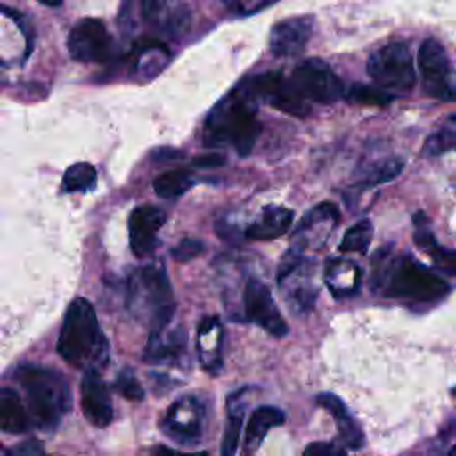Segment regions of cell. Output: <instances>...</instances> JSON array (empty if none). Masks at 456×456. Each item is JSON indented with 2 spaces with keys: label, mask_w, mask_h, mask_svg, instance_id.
Instances as JSON below:
<instances>
[{
  "label": "cell",
  "mask_w": 456,
  "mask_h": 456,
  "mask_svg": "<svg viewBox=\"0 0 456 456\" xmlns=\"http://www.w3.org/2000/svg\"><path fill=\"white\" fill-rule=\"evenodd\" d=\"M262 125L256 118L255 96L248 86L221 100L205 121V144H232L239 155L251 153Z\"/></svg>",
  "instance_id": "6da1fadb"
},
{
  "label": "cell",
  "mask_w": 456,
  "mask_h": 456,
  "mask_svg": "<svg viewBox=\"0 0 456 456\" xmlns=\"http://www.w3.org/2000/svg\"><path fill=\"white\" fill-rule=\"evenodd\" d=\"M57 353L73 367L96 363L107 356L96 312L87 299L77 297L69 303L57 338Z\"/></svg>",
  "instance_id": "7a4b0ae2"
},
{
  "label": "cell",
  "mask_w": 456,
  "mask_h": 456,
  "mask_svg": "<svg viewBox=\"0 0 456 456\" xmlns=\"http://www.w3.org/2000/svg\"><path fill=\"white\" fill-rule=\"evenodd\" d=\"M175 306L171 283L164 265L150 264L130 274L126 308L135 319L148 322L151 331L169 324Z\"/></svg>",
  "instance_id": "3957f363"
},
{
  "label": "cell",
  "mask_w": 456,
  "mask_h": 456,
  "mask_svg": "<svg viewBox=\"0 0 456 456\" xmlns=\"http://www.w3.org/2000/svg\"><path fill=\"white\" fill-rule=\"evenodd\" d=\"M16 378L27 394L36 424L43 429H53L71 404L66 379L57 370L37 365L20 367Z\"/></svg>",
  "instance_id": "277c9868"
},
{
  "label": "cell",
  "mask_w": 456,
  "mask_h": 456,
  "mask_svg": "<svg viewBox=\"0 0 456 456\" xmlns=\"http://www.w3.org/2000/svg\"><path fill=\"white\" fill-rule=\"evenodd\" d=\"M383 290L390 297L435 301L447 294L449 285L419 260L411 256H403L390 271Z\"/></svg>",
  "instance_id": "5b68a950"
},
{
  "label": "cell",
  "mask_w": 456,
  "mask_h": 456,
  "mask_svg": "<svg viewBox=\"0 0 456 456\" xmlns=\"http://www.w3.org/2000/svg\"><path fill=\"white\" fill-rule=\"evenodd\" d=\"M367 73L381 89L408 91L415 86L413 57L406 43L394 41L376 50L367 62Z\"/></svg>",
  "instance_id": "8992f818"
},
{
  "label": "cell",
  "mask_w": 456,
  "mask_h": 456,
  "mask_svg": "<svg viewBox=\"0 0 456 456\" xmlns=\"http://www.w3.org/2000/svg\"><path fill=\"white\" fill-rule=\"evenodd\" d=\"M290 82L303 98L317 103H333L344 93L340 78L328 64L317 59H310L296 66Z\"/></svg>",
  "instance_id": "52a82bcc"
},
{
  "label": "cell",
  "mask_w": 456,
  "mask_h": 456,
  "mask_svg": "<svg viewBox=\"0 0 456 456\" xmlns=\"http://www.w3.org/2000/svg\"><path fill=\"white\" fill-rule=\"evenodd\" d=\"M417 64L428 94L440 100H456V87L451 82V62L436 39H426L420 45Z\"/></svg>",
  "instance_id": "ba28073f"
},
{
  "label": "cell",
  "mask_w": 456,
  "mask_h": 456,
  "mask_svg": "<svg viewBox=\"0 0 456 456\" xmlns=\"http://www.w3.org/2000/svg\"><path fill=\"white\" fill-rule=\"evenodd\" d=\"M248 89L255 98L267 102L281 112L292 116H305L310 110L308 103L305 102L306 98H303L299 91L294 87V84L287 80L281 73L267 71L256 75L248 82Z\"/></svg>",
  "instance_id": "9c48e42d"
},
{
  "label": "cell",
  "mask_w": 456,
  "mask_h": 456,
  "mask_svg": "<svg viewBox=\"0 0 456 456\" xmlns=\"http://www.w3.org/2000/svg\"><path fill=\"white\" fill-rule=\"evenodd\" d=\"M203 404L191 395L175 401L162 419V431L182 445H196L203 433Z\"/></svg>",
  "instance_id": "30bf717a"
},
{
  "label": "cell",
  "mask_w": 456,
  "mask_h": 456,
  "mask_svg": "<svg viewBox=\"0 0 456 456\" xmlns=\"http://www.w3.org/2000/svg\"><path fill=\"white\" fill-rule=\"evenodd\" d=\"M242 301H244V314L248 321L255 322L256 326H260L262 330H265L274 337L287 335L289 326L283 315L280 314L267 285H264L256 278H249L244 287Z\"/></svg>",
  "instance_id": "8fae6325"
},
{
  "label": "cell",
  "mask_w": 456,
  "mask_h": 456,
  "mask_svg": "<svg viewBox=\"0 0 456 456\" xmlns=\"http://www.w3.org/2000/svg\"><path fill=\"white\" fill-rule=\"evenodd\" d=\"M68 50L71 57L80 62L103 61L110 50V36L100 20L84 18L71 28Z\"/></svg>",
  "instance_id": "7c38bea8"
},
{
  "label": "cell",
  "mask_w": 456,
  "mask_h": 456,
  "mask_svg": "<svg viewBox=\"0 0 456 456\" xmlns=\"http://www.w3.org/2000/svg\"><path fill=\"white\" fill-rule=\"evenodd\" d=\"M166 223V212L155 205L135 207L128 217L130 249L137 258H146L157 246L159 230Z\"/></svg>",
  "instance_id": "4fadbf2b"
},
{
  "label": "cell",
  "mask_w": 456,
  "mask_h": 456,
  "mask_svg": "<svg viewBox=\"0 0 456 456\" xmlns=\"http://www.w3.org/2000/svg\"><path fill=\"white\" fill-rule=\"evenodd\" d=\"M312 36V18L296 16L276 23L269 36V48L276 57L299 55Z\"/></svg>",
  "instance_id": "5bb4252c"
},
{
  "label": "cell",
  "mask_w": 456,
  "mask_h": 456,
  "mask_svg": "<svg viewBox=\"0 0 456 456\" xmlns=\"http://www.w3.org/2000/svg\"><path fill=\"white\" fill-rule=\"evenodd\" d=\"M82 411L94 428H105L112 420V401L107 385L96 369H89L82 378Z\"/></svg>",
  "instance_id": "9a60e30c"
},
{
  "label": "cell",
  "mask_w": 456,
  "mask_h": 456,
  "mask_svg": "<svg viewBox=\"0 0 456 456\" xmlns=\"http://www.w3.org/2000/svg\"><path fill=\"white\" fill-rule=\"evenodd\" d=\"M142 14L159 30L178 36L191 23L189 7L182 0H144Z\"/></svg>",
  "instance_id": "2e32d148"
},
{
  "label": "cell",
  "mask_w": 456,
  "mask_h": 456,
  "mask_svg": "<svg viewBox=\"0 0 456 456\" xmlns=\"http://www.w3.org/2000/svg\"><path fill=\"white\" fill-rule=\"evenodd\" d=\"M187 344V333L183 328H173L167 326L162 330L150 331L142 360L146 363H167V362H178L180 356L185 351Z\"/></svg>",
  "instance_id": "e0dca14e"
},
{
  "label": "cell",
  "mask_w": 456,
  "mask_h": 456,
  "mask_svg": "<svg viewBox=\"0 0 456 456\" xmlns=\"http://www.w3.org/2000/svg\"><path fill=\"white\" fill-rule=\"evenodd\" d=\"M196 349L201 367L217 374L223 369V326L217 317H205L198 328Z\"/></svg>",
  "instance_id": "ac0fdd59"
},
{
  "label": "cell",
  "mask_w": 456,
  "mask_h": 456,
  "mask_svg": "<svg viewBox=\"0 0 456 456\" xmlns=\"http://www.w3.org/2000/svg\"><path fill=\"white\" fill-rule=\"evenodd\" d=\"M315 403L335 419V424L338 428L342 442L349 449H360L363 445V431L358 426V422L351 417V413L347 411L342 399H338L331 392H322L315 397Z\"/></svg>",
  "instance_id": "d6986e66"
},
{
  "label": "cell",
  "mask_w": 456,
  "mask_h": 456,
  "mask_svg": "<svg viewBox=\"0 0 456 456\" xmlns=\"http://www.w3.org/2000/svg\"><path fill=\"white\" fill-rule=\"evenodd\" d=\"M294 212L285 207L267 205L258 219L246 228V237L251 240H273L281 237L292 224Z\"/></svg>",
  "instance_id": "ffe728a7"
},
{
  "label": "cell",
  "mask_w": 456,
  "mask_h": 456,
  "mask_svg": "<svg viewBox=\"0 0 456 456\" xmlns=\"http://www.w3.org/2000/svg\"><path fill=\"white\" fill-rule=\"evenodd\" d=\"M30 419L20 394L11 387L0 388V431L21 435L28 431Z\"/></svg>",
  "instance_id": "44dd1931"
},
{
  "label": "cell",
  "mask_w": 456,
  "mask_h": 456,
  "mask_svg": "<svg viewBox=\"0 0 456 456\" xmlns=\"http://www.w3.org/2000/svg\"><path fill=\"white\" fill-rule=\"evenodd\" d=\"M285 422V413L276 408V406H258L248 422L246 428V447L248 449H256L262 440L265 438L267 431L281 426Z\"/></svg>",
  "instance_id": "7402d4cb"
},
{
  "label": "cell",
  "mask_w": 456,
  "mask_h": 456,
  "mask_svg": "<svg viewBox=\"0 0 456 456\" xmlns=\"http://www.w3.org/2000/svg\"><path fill=\"white\" fill-rule=\"evenodd\" d=\"M192 185V175L185 169H171L153 180V191L164 200L178 198Z\"/></svg>",
  "instance_id": "603a6c76"
},
{
  "label": "cell",
  "mask_w": 456,
  "mask_h": 456,
  "mask_svg": "<svg viewBox=\"0 0 456 456\" xmlns=\"http://www.w3.org/2000/svg\"><path fill=\"white\" fill-rule=\"evenodd\" d=\"M233 401H228V419L224 426V435L221 440V456H235L239 436H240V426H242V406L239 403L240 392L232 395Z\"/></svg>",
  "instance_id": "cb8c5ba5"
},
{
  "label": "cell",
  "mask_w": 456,
  "mask_h": 456,
  "mask_svg": "<svg viewBox=\"0 0 456 456\" xmlns=\"http://www.w3.org/2000/svg\"><path fill=\"white\" fill-rule=\"evenodd\" d=\"M96 185V169L89 162H77L69 166L62 176L64 192H84Z\"/></svg>",
  "instance_id": "d4e9b609"
},
{
  "label": "cell",
  "mask_w": 456,
  "mask_h": 456,
  "mask_svg": "<svg viewBox=\"0 0 456 456\" xmlns=\"http://www.w3.org/2000/svg\"><path fill=\"white\" fill-rule=\"evenodd\" d=\"M372 223L369 219H362L356 224H353L351 228L346 230L338 248L344 253H365V249L369 248L370 240H372Z\"/></svg>",
  "instance_id": "484cf974"
},
{
  "label": "cell",
  "mask_w": 456,
  "mask_h": 456,
  "mask_svg": "<svg viewBox=\"0 0 456 456\" xmlns=\"http://www.w3.org/2000/svg\"><path fill=\"white\" fill-rule=\"evenodd\" d=\"M401 169H403V160H399V159H388L385 162H379L367 173V176L363 178V185L372 187V185L390 182L401 173Z\"/></svg>",
  "instance_id": "4316f807"
},
{
  "label": "cell",
  "mask_w": 456,
  "mask_h": 456,
  "mask_svg": "<svg viewBox=\"0 0 456 456\" xmlns=\"http://www.w3.org/2000/svg\"><path fill=\"white\" fill-rule=\"evenodd\" d=\"M451 150H456V130H451V128H442L435 132L424 142V153L429 157L442 155Z\"/></svg>",
  "instance_id": "83f0119b"
},
{
  "label": "cell",
  "mask_w": 456,
  "mask_h": 456,
  "mask_svg": "<svg viewBox=\"0 0 456 456\" xmlns=\"http://www.w3.org/2000/svg\"><path fill=\"white\" fill-rule=\"evenodd\" d=\"M349 98L353 102L358 103H365V105H385L392 100V96L388 93H385L381 87H369L363 84H354L349 89Z\"/></svg>",
  "instance_id": "f1b7e54d"
},
{
  "label": "cell",
  "mask_w": 456,
  "mask_h": 456,
  "mask_svg": "<svg viewBox=\"0 0 456 456\" xmlns=\"http://www.w3.org/2000/svg\"><path fill=\"white\" fill-rule=\"evenodd\" d=\"M116 388L118 392L128 399V401H142L144 388L139 383L137 376L130 369H123L116 378Z\"/></svg>",
  "instance_id": "f546056e"
},
{
  "label": "cell",
  "mask_w": 456,
  "mask_h": 456,
  "mask_svg": "<svg viewBox=\"0 0 456 456\" xmlns=\"http://www.w3.org/2000/svg\"><path fill=\"white\" fill-rule=\"evenodd\" d=\"M413 226H415V230H413V240H415V244L422 249V251H429L431 248H435L438 242L435 240V235H433V232L429 230V219L422 214V212H417L415 216H413Z\"/></svg>",
  "instance_id": "4dcf8cb0"
},
{
  "label": "cell",
  "mask_w": 456,
  "mask_h": 456,
  "mask_svg": "<svg viewBox=\"0 0 456 456\" xmlns=\"http://www.w3.org/2000/svg\"><path fill=\"white\" fill-rule=\"evenodd\" d=\"M428 255L431 256L433 264L444 273V274H456V249H449V248H442V246H435L428 251Z\"/></svg>",
  "instance_id": "1f68e13d"
},
{
  "label": "cell",
  "mask_w": 456,
  "mask_h": 456,
  "mask_svg": "<svg viewBox=\"0 0 456 456\" xmlns=\"http://www.w3.org/2000/svg\"><path fill=\"white\" fill-rule=\"evenodd\" d=\"M205 251V244L198 239H183L178 242V246L173 248L171 255L178 262H189L196 256H200Z\"/></svg>",
  "instance_id": "d6a6232c"
},
{
  "label": "cell",
  "mask_w": 456,
  "mask_h": 456,
  "mask_svg": "<svg viewBox=\"0 0 456 456\" xmlns=\"http://www.w3.org/2000/svg\"><path fill=\"white\" fill-rule=\"evenodd\" d=\"M226 9H230L235 14H255L265 7H269L271 4H274L276 0H221Z\"/></svg>",
  "instance_id": "836d02e7"
},
{
  "label": "cell",
  "mask_w": 456,
  "mask_h": 456,
  "mask_svg": "<svg viewBox=\"0 0 456 456\" xmlns=\"http://www.w3.org/2000/svg\"><path fill=\"white\" fill-rule=\"evenodd\" d=\"M303 456H346V452L333 442H312L305 447Z\"/></svg>",
  "instance_id": "e575fe53"
},
{
  "label": "cell",
  "mask_w": 456,
  "mask_h": 456,
  "mask_svg": "<svg viewBox=\"0 0 456 456\" xmlns=\"http://www.w3.org/2000/svg\"><path fill=\"white\" fill-rule=\"evenodd\" d=\"M4 456H46L43 451V445L39 442H25L21 445H16L14 449L7 451Z\"/></svg>",
  "instance_id": "d590c367"
},
{
  "label": "cell",
  "mask_w": 456,
  "mask_h": 456,
  "mask_svg": "<svg viewBox=\"0 0 456 456\" xmlns=\"http://www.w3.org/2000/svg\"><path fill=\"white\" fill-rule=\"evenodd\" d=\"M223 162H224V159L217 153L200 155L194 159V166H198V167H216V166H221Z\"/></svg>",
  "instance_id": "8d00e7d4"
},
{
  "label": "cell",
  "mask_w": 456,
  "mask_h": 456,
  "mask_svg": "<svg viewBox=\"0 0 456 456\" xmlns=\"http://www.w3.org/2000/svg\"><path fill=\"white\" fill-rule=\"evenodd\" d=\"M151 456H207V452H203V451H200V452H183V451H175V449L160 445L153 451Z\"/></svg>",
  "instance_id": "74e56055"
},
{
  "label": "cell",
  "mask_w": 456,
  "mask_h": 456,
  "mask_svg": "<svg viewBox=\"0 0 456 456\" xmlns=\"http://www.w3.org/2000/svg\"><path fill=\"white\" fill-rule=\"evenodd\" d=\"M39 2L45 5H50V7H57L62 4V0H39Z\"/></svg>",
  "instance_id": "f35d334b"
},
{
  "label": "cell",
  "mask_w": 456,
  "mask_h": 456,
  "mask_svg": "<svg viewBox=\"0 0 456 456\" xmlns=\"http://www.w3.org/2000/svg\"><path fill=\"white\" fill-rule=\"evenodd\" d=\"M447 456H456V445L447 452Z\"/></svg>",
  "instance_id": "ab89813d"
},
{
  "label": "cell",
  "mask_w": 456,
  "mask_h": 456,
  "mask_svg": "<svg viewBox=\"0 0 456 456\" xmlns=\"http://www.w3.org/2000/svg\"><path fill=\"white\" fill-rule=\"evenodd\" d=\"M451 119H452V121H456V116H452V118H451Z\"/></svg>",
  "instance_id": "60d3db41"
}]
</instances>
